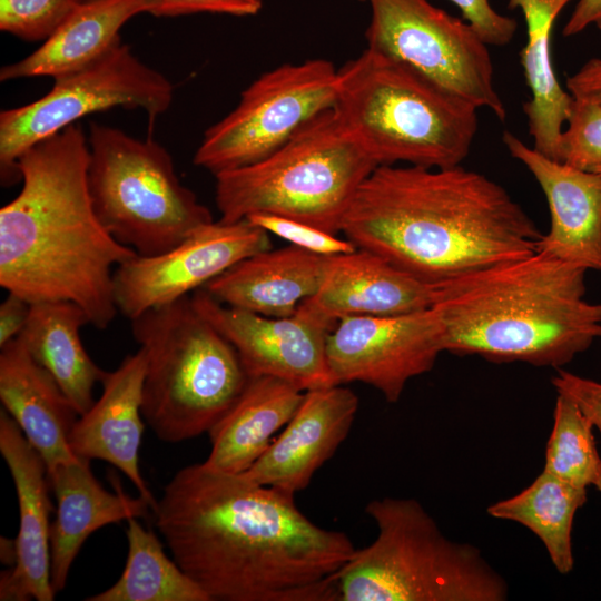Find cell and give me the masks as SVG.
<instances>
[{
  "instance_id": "1",
  "label": "cell",
  "mask_w": 601,
  "mask_h": 601,
  "mask_svg": "<svg viewBox=\"0 0 601 601\" xmlns=\"http://www.w3.org/2000/svg\"><path fill=\"white\" fill-rule=\"evenodd\" d=\"M174 560L211 601H337L356 550L312 522L294 494L203 463L179 470L152 509Z\"/></svg>"
},
{
  "instance_id": "28",
  "label": "cell",
  "mask_w": 601,
  "mask_h": 601,
  "mask_svg": "<svg viewBox=\"0 0 601 601\" xmlns=\"http://www.w3.org/2000/svg\"><path fill=\"white\" fill-rule=\"evenodd\" d=\"M587 500L588 489L572 485L543 470L519 494L490 505L487 513L530 529L544 544L555 569L566 574L574 563L573 519Z\"/></svg>"
},
{
  "instance_id": "3",
  "label": "cell",
  "mask_w": 601,
  "mask_h": 601,
  "mask_svg": "<svg viewBox=\"0 0 601 601\" xmlns=\"http://www.w3.org/2000/svg\"><path fill=\"white\" fill-rule=\"evenodd\" d=\"M89 160L76 124L19 157L22 188L0 209V285L31 304L73 302L104 329L118 312L111 268L138 254L98 219Z\"/></svg>"
},
{
  "instance_id": "20",
  "label": "cell",
  "mask_w": 601,
  "mask_h": 601,
  "mask_svg": "<svg viewBox=\"0 0 601 601\" xmlns=\"http://www.w3.org/2000/svg\"><path fill=\"white\" fill-rule=\"evenodd\" d=\"M435 286L357 248L329 256L318 290L302 304L337 323L348 316H392L431 308Z\"/></svg>"
},
{
  "instance_id": "17",
  "label": "cell",
  "mask_w": 601,
  "mask_h": 601,
  "mask_svg": "<svg viewBox=\"0 0 601 601\" xmlns=\"http://www.w3.org/2000/svg\"><path fill=\"white\" fill-rule=\"evenodd\" d=\"M358 397L344 385L306 391L294 416L263 455L244 473L248 480L294 494L347 437Z\"/></svg>"
},
{
  "instance_id": "35",
  "label": "cell",
  "mask_w": 601,
  "mask_h": 601,
  "mask_svg": "<svg viewBox=\"0 0 601 601\" xmlns=\"http://www.w3.org/2000/svg\"><path fill=\"white\" fill-rule=\"evenodd\" d=\"M450 1L489 46H505L516 32V21L494 10L489 0Z\"/></svg>"
},
{
  "instance_id": "26",
  "label": "cell",
  "mask_w": 601,
  "mask_h": 601,
  "mask_svg": "<svg viewBox=\"0 0 601 601\" xmlns=\"http://www.w3.org/2000/svg\"><path fill=\"white\" fill-rule=\"evenodd\" d=\"M573 0H509V8L522 11L528 40L521 63L531 98L523 104L533 148L559 161L560 138L574 98L564 90L554 72L551 35L563 8Z\"/></svg>"
},
{
  "instance_id": "4",
  "label": "cell",
  "mask_w": 601,
  "mask_h": 601,
  "mask_svg": "<svg viewBox=\"0 0 601 601\" xmlns=\"http://www.w3.org/2000/svg\"><path fill=\"white\" fill-rule=\"evenodd\" d=\"M585 272L536 252L434 285L444 352L560 368L601 338Z\"/></svg>"
},
{
  "instance_id": "11",
  "label": "cell",
  "mask_w": 601,
  "mask_h": 601,
  "mask_svg": "<svg viewBox=\"0 0 601 601\" xmlns=\"http://www.w3.org/2000/svg\"><path fill=\"white\" fill-rule=\"evenodd\" d=\"M337 69L325 59L282 65L263 73L204 134L194 164L214 175L255 164L306 122L335 107Z\"/></svg>"
},
{
  "instance_id": "18",
  "label": "cell",
  "mask_w": 601,
  "mask_h": 601,
  "mask_svg": "<svg viewBox=\"0 0 601 601\" xmlns=\"http://www.w3.org/2000/svg\"><path fill=\"white\" fill-rule=\"evenodd\" d=\"M502 140L543 190L550 228L538 252L601 272V176L553 160L505 130Z\"/></svg>"
},
{
  "instance_id": "13",
  "label": "cell",
  "mask_w": 601,
  "mask_h": 601,
  "mask_svg": "<svg viewBox=\"0 0 601 601\" xmlns=\"http://www.w3.org/2000/svg\"><path fill=\"white\" fill-rule=\"evenodd\" d=\"M444 352L434 309L392 316H348L327 336L326 361L334 385L361 382L385 400H400L406 383L430 372Z\"/></svg>"
},
{
  "instance_id": "16",
  "label": "cell",
  "mask_w": 601,
  "mask_h": 601,
  "mask_svg": "<svg viewBox=\"0 0 601 601\" xmlns=\"http://www.w3.org/2000/svg\"><path fill=\"white\" fill-rule=\"evenodd\" d=\"M0 452L9 467L19 506L16 561L1 572L0 600L52 601L50 512L47 465L14 420L0 411Z\"/></svg>"
},
{
  "instance_id": "40",
  "label": "cell",
  "mask_w": 601,
  "mask_h": 601,
  "mask_svg": "<svg viewBox=\"0 0 601 601\" xmlns=\"http://www.w3.org/2000/svg\"><path fill=\"white\" fill-rule=\"evenodd\" d=\"M593 486H595L597 490L601 493V472H600L597 481L594 482Z\"/></svg>"
},
{
  "instance_id": "32",
  "label": "cell",
  "mask_w": 601,
  "mask_h": 601,
  "mask_svg": "<svg viewBox=\"0 0 601 601\" xmlns=\"http://www.w3.org/2000/svg\"><path fill=\"white\" fill-rule=\"evenodd\" d=\"M559 146V161L601 176V105L574 99Z\"/></svg>"
},
{
  "instance_id": "12",
  "label": "cell",
  "mask_w": 601,
  "mask_h": 601,
  "mask_svg": "<svg viewBox=\"0 0 601 601\" xmlns=\"http://www.w3.org/2000/svg\"><path fill=\"white\" fill-rule=\"evenodd\" d=\"M367 48L412 67L436 85L504 121L487 43L463 20L428 0H367Z\"/></svg>"
},
{
  "instance_id": "9",
  "label": "cell",
  "mask_w": 601,
  "mask_h": 601,
  "mask_svg": "<svg viewBox=\"0 0 601 601\" xmlns=\"http://www.w3.org/2000/svg\"><path fill=\"white\" fill-rule=\"evenodd\" d=\"M88 186L107 231L139 256L162 254L213 223L208 208L185 187L169 152L151 138L90 124Z\"/></svg>"
},
{
  "instance_id": "19",
  "label": "cell",
  "mask_w": 601,
  "mask_h": 601,
  "mask_svg": "<svg viewBox=\"0 0 601 601\" xmlns=\"http://www.w3.org/2000/svg\"><path fill=\"white\" fill-rule=\"evenodd\" d=\"M146 354L139 348L104 377L102 393L92 406L77 418L71 433L73 453L87 460H102L122 472L150 505L157 503L141 475L139 451L142 421V387Z\"/></svg>"
},
{
  "instance_id": "25",
  "label": "cell",
  "mask_w": 601,
  "mask_h": 601,
  "mask_svg": "<svg viewBox=\"0 0 601 601\" xmlns=\"http://www.w3.org/2000/svg\"><path fill=\"white\" fill-rule=\"evenodd\" d=\"M140 13H147L142 0H85L37 50L3 66L0 80L78 71L121 42V28Z\"/></svg>"
},
{
  "instance_id": "7",
  "label": "cell",
  "mask_w": 601,
  "mask_h": 601,
  "mask_svg": "<svg viewBox=\"0 0 601 601\" xmlns=\"http://www.w3.org/2000/svg\"><path fill=\"white\" fill-rule=\"evenodd\" d=\"M376 167L333 107L266 158L215 175L219 221L270 214L337 235L356 191Z\"/></svg>"
},
{
  "instance_id": "38",
  "label": "cell",
  "mask_w": 601,
  "mask_h": 601,
  "mask_svg": "<svg viewBox=\"0 0 601 601\" xmlns=\"http://www.w3.org/2000/svg\"><path fill=\"white\" fill-rule=\"evenodd\" d=\"M566 89L574 99L601 105V58L588 60L568 77Z\"/></svg>"
},
{
  "instance_id": "27",
  "label": "cell",
  "mask_w": 601,
  "mask_h": 601,
  "mask_svg": "<svg viewBox=\"0 0 601 601\" xmlns=\"http://www.w3.org/2000/svg\"><path fill=\"white\" fill-rule=\"evenodd\" d=\"M89 323L85 311L73 302L31 304L26 327L18 336L33 359L56 381L78 415L95 403V386L107 372L87 353L80 328Z\"/></svg>"
},
{
  "instance_id": "41",
  "label": "cell",
  "mask_w": 601,
  "mask_h": 601,
  "mask_svg": "<svg viewBox=\"0 0 601 601\" xmlns=\"http://www.w3.org/2000/svg\"><path fill=\"white\" fill-rule=\"evenodd\" d=\"M362 1H366V0H362Z\"/></svg>"
},
{
  "instance_id": "14",
  "label": "cell",
  "mask_w": 601,
  "mask_h": 601,
  "mask_svg": "<svg viewBox=\"0 0 601 601\" xmlns=\"http://www.w3.org/2000/svg\"><path fill=\"white\" fill-rule=\"evenodd\" d=\"M269 248V234L248 219L213 221L162 254L136 255L117 266V308L131 321L152 307L188 296L239 260Z\"/></svg>"
},
{
  "instance_id": "36",
  "label": "cell",
  "mask_w": 601,
  "mask_h": 601,
  "mask_svg": "<svg viewBox=\"0 0 601 601\" xmlns=\"http://www.w3.org/2000/svg\"><path fill=\"white\" fill-rule=\"evenodd\" d=\"M552 385L558 394L577 404L601 436V383L558 368L556 375L552 377Z\"/></svg>"
},
{
  "instance_id": "29",
  "label": "cell",
  "mask_w": 601,
  "mask_h": 601,
  "mask_svg": "<svg viewBox=\"0 0 601 601\" xmlns=\"http://www.w3.org/2000/svg\"><path fill=\"white\" fill-rule=\"evenodd\" d=\"M128 553L124 571L108 589L86 601H211L208 594L168 558L158 536L136 518L127 521Z\"/></svg>"
},
{
  "instance_id": "6",
  "label": "cell",
  "mask_w": 601,
  "mask_h": 601,
  "mask_svg": "<svg viewBox=\"0 0 601 601\" xmlns=\"http://www.w3.org/2000/svg\"><path fill=\"white\" fill-rule=\"evenodd\" d=\"M376 539L338 571L337 601H504L505 579L469 543L447 539L415 499L372 500Z\"/></svg>"
},
{
  "instance_id": "39",
  "label": "cell",
  "mask_w": 601,
  "mask_h": 601,
  "mask_svg": "<svg viewBox=\"0 0 601 601\" xmlns=\"http://www.w3.org/2000/svg\"><path fill=\"white\" fill-rule=\"evenodd\" d=\"M590 26L601 30V0H578L563 28V36L578 35Z\"/></svg>"
},
{
  "instance_id": "30",
  "label": "cell",
  "mask_w": 601,
  "mask_h": 601,
  "mask_svg": "<svg viewBox=\"0 0 601 601\" xmlns=\"http://www.w3.org/2000/svg\"><path fill=\"white\" fill-rule=\"evenodd\" d=\"M593 427L573 401L558 394L543 470L578 487L593 485L601 472Z\"/></svg>"
},
{
  "instance_id": "23",
  "label": "cell",
  "mask_w": 601,
  "mask_h": 601,
  "mask_svg": "<svg viewBox=\"0 0 601 601\" xmlns=\"http://www.w3.org/2000/svg\"><path fill=\"white\" fill-rule=\"evenodd\" d=\"M328 257L293 245L269 248L239 260L203 288L227 306L290 316L318 290Z\"/></svg>"
},
{
  "instance_id": "5",
  "label": "cell",
  "mask_w": 601,
  "mask_h": 601,
  "mask_svg": "<svg viewBox=\"0 0 601 601\" xmlns=\"http://www.w3.org/2000/svg\"><path fill=\"white\" fill-rule=\"evenodd\" d=\"M335 108L377 166H459L479 128L474 105L370 48L337 69Z\"/></svg>"
},
{
  "instance_id": "22",
  "label": "cell",
  "mask_w": 601,
  "mask_h": 601,
  "mask_svg": "<svg viewBox=\"0 0 601 601\" xmlns=\"http://www.w3.org/2000/svg\"><path fill=\"white\" fill-rule=\"evenodd\" d=\"M0 400L48 471L79 459L70 446V433L79 415L20 337L1 346Z\"/></svg>"
},
{
  "instance_id": "15",
  "label": "cell",
  "mask_w": 601,
  "mask_h": 601,
  "mask_svg": "<svg viewBox=\"0 0 601 601\" xmlns=\"http://www.w3.org/2000/svg\"><path fill=\"white\" fill-rule=\"evenodd\" d=\"M196 311L236 349L249 377L272 376L306 392L334 385L326 341L336 323L300 304L285 317L227 306L204 288L191 296Z\"/></svg>"
},
{
  "instance_id": "24",
  "label": "cell",
  "mask_w": 601,
  "mask_h": 601,
  "mask_svg": "<svg viewBox=\"0 0 601 601\" xmlns=\"http://www.w3.org/2000/svg\"><path fill=\"white\" fill-rule=\"evenodd\" d=\"M304 394L280 378L249 377L235 404L208 432L211 450L204 464L223 473L246 472L294 416Z\"/></svg>"
},
{
  "instance_id": "8",
  "label": "cell",
  "mask_w": 601,
  "mask_h": 601,
  "mask_svg": "<svg viewBox=\"0 0 601 601\" xmlns=\"http://www.w3.org/2000/svg\"><path fill=\"white\" fill-rule=\"evenodd\" d=\"M130 322L146 354L141 412L148 426L169 443L208 433L249 380L234 346L196 311L189 295Z\"/></svg>"
},
{
  "instance_id": "10",
  "label": "cell",
  "mask_w": 601,
  "mask_h": 601,
  "mask_svg": "<svg viewBox=\"0 0 601 601\" xmlns=\"http://www.w3.org/2000/svg\"><path fill=\"white\" fill-rule=\"evenodd\" d=\"M173 97L171 82L119 42L91 65L55 78L52 88L38 100L0 112L2 185L21 180L17 164L27 149L82 117L115 107L140 108L151 127Z\"/></svg>"
},
{
  "instance_id": "21",
  "label": "cell",
  "mask_w": 601,
  "mask_h": 601,
  "mask_svg": "<svg viewBox=\"0 0 601 601\" xmlns=\"http://www.w3.org/2000/svg\"><path fill=\"white\" fill-rule=\"evenodd\" d=\"M50 489L57 499V512L50 528V577L55 592L67 584L70 568L86 540L97 530L132 518H142L151 509L140 495L106 490L90 467L79 457L48 471Z\"/></svg>"
},
{
  "instance_id": "2",
  "label": "cell",
  "mask_w": 601,
  "mask_h": 601,
  "mask_svg": "<svg viewBox=\"0 0 601 601\" xmlns=\"http://www.w3.org/2000/svg\"><path fill=\"white\" fill-rule=\"evenodd\" d=\"M341 233L430 285L532 255L543 235L500 184L461 165L376 167Z\"/></svg>"
},
{
  "instance_id": "34",
  "label": "cell",
  "mask_w": 601,
  "mask_h": 601,
  "mask_svg": "<svg viewBox=\"0 0 601 601\" xmlns=\"http://www.w3.org/2000/svg\"><path fill=\"white\" fill-rule=\"evenodd\" d=\"M147 13L155 17H178L195 13L254 16L262 9V0H142Z\"/></svg>"
},
{
  "instance_id": "33",
  "label": "cell",
  "mask_w": 601,
  "mask_h": 601,
  "mask_svg": "<svg viewBox=\"0 0 601 601\" xmlns=\"http://www.w3.org/2000/svg\"><path fill=\"white\" fill-rule=\"evenodd\" d=\"M246 219L268 234L289 242L293 246L318 255L335 256L357 249L355 244L347 238H338L335 234L295 219L270 214H254Z\"/></svg>"
},
{
  "instance_id": "31",
  "label": "cell",
  "mask_w": 601,
  "mask_h": 601,
  "mask_svg": "<svg viewBox=\"0 0 601 601\" xmlns=\"http://www.w3.org/2000/svg\"><path fill=\"white\" fill-rule=\"evenodd\" d=\"M85 0H0V30L24 41L47 40Z\"/></svg>"
},
{
  "instance_id": "37",
  "label": "cell",
  "mask_w": 601,
  "mask_h": 601,
  "mask_svg": "<svg viewBox=\"0 0 601 601\" xmlns=\"http://www.w3.org/2000/svg\"><path fill=\"white\" fill-rule=\"evenodd\" d=\"M30 311L31 303L14 293H8L0 305V347L21 334Z\"/></svg>"
}]
</instances>
